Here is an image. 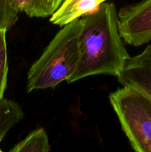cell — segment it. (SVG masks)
I'll return each mask as SVG.
<instances>
[{
    "label": "cell",
    "instance_id": "obj_1",
    "mask_svg": "<svg viewBox=\"0 0 151 152\" xmlns=\"http://www.w3.org/2000/svg\"><path fill=\"white\" fill-rule=\"evenodd\" d=\"M81 20L79 62L67 83L99 74L117 77L130 55L120 35L115 4L104 2L97 11Z\"/></svg>",
    "mask_w": 151,
    "mask_h": 152
},
{
    "label": "cell",
    "instance_id": "obj_2",
    "mask_svg": "<svg viewBox=\"0 0 151 152\" xmlns=\"http://www.w3.org/2000/svg\"><path fill=\"white\" fill-rule=\"evenodd\" d=\"M81 19L63 26L28 73L27 91L54 88L74 74L80 57Z\"/></svg>",
    "mask_w": 151,
    "mask_h": 152
},
{
    "label": "cell",
    "instance_id": "obj_3",
    "mask_svg": "<svg viewBox=\"0 0 151 152\" xmlns=\"http://www.w3.org/2000/svg\"><path fill=\"white\" fill-rule=\"evenodd\" d=\"M121 129L136 152H151V99L127 86L109 96Z\"/></svg>",
    "mask_w": 151,
    "mask_h": 152
},
{
    "label": "cell",
    "instance_id": "obj_4",
    "mask_svg": "<svg viewBox=\"0 0 151 152\" xmlns=\"http://www.w3.org/2000/svg\"><path fill=\"white\" fill-rule=\"evenodd\" d=\"M120 35L124 42L139 46L151 41V0H144L118 12Z\"/></svg>",
    "mask_w": 151,
    "mask_h": 152
},
{
    "label": "cell",
    "instance_id": "obj_5",
    "mask_svg": "<svg viewBox=\"0 0 151 152\" xmlns=\"http://www.w3.org/2000/svg\"><path fill=\"white\" fill-rule=\"evenodd\" d=\"M117 78L123 86L133 88L151 99V44L139 54L130 56Z\"/></svg>",
    "mask_w": 151,
    "mask_h": 152
},
{
    "label": "cell",
    "instance_id": "obj_6",
    "mask_svg": "<svg viewBox=\"0 0 151 152\" xmlns=\"http://www.w3.org/2000/svg\"><path fill=\"white\" fill-rule=\"evenodd\" d=\"M108 0H64L51 15L50 22L63 27L80 17L95 13Z\"/></svg>",
    "mask_w": 151,
    "mask_h": 152
},
{
    "label": "cell",
    "instance_id": "obj_7",
    "mask_svg": "<svg viewBox=\"0 0 151 152\" xmlns=\"http://www.w3.org/2000/svg\"><path fill=\"white\" fill-rule=\"evenodd\" d=\"M24 116L22 108L14 100L3 98L0 101V143L10 129L19 123Z\"/></svg>",
    "mask_w": 151,
    "mask_h": 152
},
{
    "label": "cell",
    "instance_id": "obj_8",
    "mask_svg": "<svg viewBox=\"0 0 151 152\" xmlns=\"http://www.w3.org/2000/svg\"><path fill=\"white\" fill-rule=\"evenodd\" d=\"M50 151L48 137L42 128L36 129L14 145L11 152H47Z\"/></svg>",
    "mask_w": 151,
    "mask_h": 152
},
{
    "label": "cell",
    "instance_id": "obj_9",
    "mask_svg": "<svg viewBox=\"0 0 151 152\" xmlns=\"http://www.w3.org/2000/svg\"><path fill=\"white\" fill-rule=\"evenodd\" d=\"M63 0H31L25 13L29 17H47L56 11Z\"/></svg>",
    "mask_w": 151,
    "mask_h": 152
},
{
    "label": "cell",
    "instance_id": "obj_10",
    "mask_svg": "<svg viewBox=\"0 0 151 152\" xmlns=\"http://www.w3.org/2000/svg\"><path fill=\"white\" fill-rule=\"evenodd\" d=\"M5 29L0 30V101L4 98V94L7 87L8 62L6 41Z\"/></svg>",
    "mask_w": 151,
    "mask_h": 152
},
{
    "label": "cell",
    "instance_id": "obj_11",
    "mask_svg": "<svg viewBox=\"0 0 151 152\" xmlns=\"http://www.w3.org/2000/svg\"><path fill=\"white\" fill-rule=\"evenodd\" d=\"M15 23L10 14L0 8V30L9 31L14 26Z\"/></svg>",
    "mask_w": 151,
    "mask_h": 152
},
{
    "label": "cell",
    "instance_id": "obj_12",
    "mask_svg": "<svg viewBox=\"0 0 151 152\" xmlns=\"http://www.w3.org/2000/svg\"><path fill=\"white\" fill-rule=\"evenodd\" d=\"M31 0H10L11 6L16 11L25 12Z\"/></svg>",
    "mask_w": 151,
    "mask_h": 152
}]
</instances>
